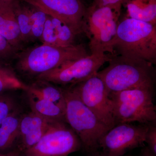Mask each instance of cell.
<instances>
[{"instance_id":"obj_1","label":"cell","mask_w":156,"mask_h":156,"mask_svg":"<svg viewBox=\"0 0 156 156\" xmlns=\"http://www.w3.org/2000/svg\"><path fill=\"white\" fill-rule=\"evenodd\" d=\"M108 66L97 75L110 93L138 88H154L155 70L148 62L120 55L112 56Z\"/></svg>"},{"instance_id":"obj_2","label":"cell","mask_w":156,"mask_h":156,"mask_svg":"<svg viewBox=\"0 0 156 156\" xmlns=\"http://www.w3.org/2000/svg\"><path fill=\"white\" fill-rule=\"evenodd\" d=\"M115 53L129 58L156 62V25L127 17L119 22Z\"/></svg>"},{"instance_id":"obj_3","label":"cell","mask_w":156,"mask_h":156,"mask_svg":"<svg viewBox=\"0 0 156 156\" xmlns=\"http://www.w3.org/2000/svg\"><path fill=\"white\" fill-rule=\"evenodd\" d=\"M61 88L66 101V122L77 135L84 150L95 153L100 139L110 128L82 102L70 87Z\"/></svg>"},{"instance_id":"obj_4","label":"cell","mask_w":156,"mask_h":156,"mask_svg":"<svg viewBox=\"0 0 156 156\" xmlns=\"http://www.w3.org/2000/svg\"><path fill=\"white\" fill-rule=\"evenodd\" d=\"M154 88H138L109 93L115 125L137 122L147 125L156 122Z\"/></svg>"},{"instance_id":"obj_5","label":"cell","mask_w":156,"mask_h":156,"mask_svg":"<svg viewBox=\"0 0 156 156\" xmlns=\"http://www.w3.org/2000/svg\"><path fill=\"white\" fill-rule=\"evenodd\" d=\"M82 44L58 47L42 44L17 54L18 69L27 74L38 76L70 60L87 56Z\"/></svg>"},{"instance_id":"obj_6","label":"cell","mask_w":156,"mask_h":156,"mask_svg":"<svg viewBox=\"0 0 156 156\" xmlns=\"http://www.w3.org/2000/svg\"><path fill=\"white\" fill-rule=\"evenodd\" d=\"M120 9L93 5L87 9L85 34L89 39L91 53H108L115 56Z\"/></svg>"},{"instance_id":"obj_7","label":"cell","mask_w":156,"mask_h":156,"mask_svg":"<svg viewBox=\"0 0 156 156\" xmlns=\"http://www.w3.org/2000/svg\"><path fill=\"white\" fill-rule=\"evenodd\" d=\"M111 56L106 53H92L91 55L66 62L59 66L37 76V80L51 83L73 86L97 73Z\"/></svg>"},{"instance_id":"obj_8","label":"cell","mask_w":156,"mask_h":156,"mask_svg":"<svg viewBox=\"0 0 156 156\" xmlns=\"http://www.w3.org/2000/svg\"><path fill=\"white\" fill-rule=\"evenodd\" d=\"M82 147L80 140L67 123L53 122L39 142L23 153L25 156H68Z\"/></svg>"},{"instance_id":"obj_9","label":"cell","mask_w":156,"mask_h":156,"mask_svg":"<svg viewBox=\"0 0 156 156\" xmlns=\"http://www.w3.org/2000/svg\"><path fill=\"white\" fill-rule=\"evenodd\" d=\"M69 87L102 122L110 129L115 126L109 92L97 73Z\"/></svg>"},{"instance_id":"obj_10","label":"cell","mask_w":156,"mask_h":156,"mask_svg":"<svg viewBox=\"0 0 156 156\" xmlns=\"http://www.w3.org/2000/svg\"><path fill=\"white\" fill-rule=\"evenodd\" d=\"M147 127L148 124H118L101 137L99 147L105 156L124 155L128 151L144 145Z\"/></svg>"},{"instance_id":"obj_11","label":"cell","mask_w":156,"mask_h":156,"mask_svg":"<svg viewBox=\"0 0 156 156\" xmlns=\"http://www.w3.org/2000/svg\"><path fill=\"white\" fill-rule=\"evenodd\" d=\"M63 21L76 36L85 33L87 9L80 0H23Z\"/></svg>"},{"instance_id":"obj_12","label":"cell","mask_w":156,"mask_h":156,"mask_svg":"<svg viewBox=\"0 0 156 156\" xmlns=\"http://www.w3.org/2000/svg\"><path fill=\"white\" fill-rule=\"evenodd\" d=\"M55 121L48 120L31 111L21 117L18 147L23 153L36 144Z\"/></svg>"},{"instance_id":"obj_13","label":"cell","mask_w":156,"mask_h":156,"mask_svg":"<svg viewBox=\"0 0 156 156\" xmlns=\"http://www.w3.org/2000/svg\"><path fill=\"white\" fill-rule=\"evenodd\" d=\"M12 1H0V34L18 50L23 42Z\"/></svg>"},{"instance_id":"obj_14","label":"cell","mask_w":156,"mask_h":156,"mask_svg":"<svg viewBox=\"0 0 156 156\" xmlns=\"http://www.w3.org/2000/svg\"><path fill=\"white\" fill-rule=\"evenodd\" d=\"M26 92L31 111L51 121L66 122L65 111L61 108L31 92Z\"/></svg>"},{"instance_id":"obj_15","label":"cell","mask_w":156,"mask_h":156,"mask_svg":"<svg viewBox=\"0 0 156 156\" xmlns=\"http://www.w3.org/2000/svg\"><path fill=\"white\" fill-rule=\"evenodd\" d=\"M18 111L6 117L0 125V153L11 150L20 137V123L21 117Z\"/></svg>"},{"instance_id":"obj_16","label":"cell","mask_w":156,"mask_h":156,"mask_svg":"<svg viewBox=\"0 0 156 156\" xmlns=\"http://www.w3.org/2000/svg\"><path fill=\"white\" fill-rule=\"evenodd\" d=\"M123 3L129 17L156 25V0H125Z\"/></svg>"},{"instance_id":"obj_17","label":"cell","mask_w":156,"mask_h":156,"mask_svg":"<svg viewBox=\"0 0 156 156\" xmlns=\"http://www.w3.org/2000/svg\"><path fill=\"white\" fill-rule=\"evenodd\" d=\"M27 91L55 104L66 112L65 99L61 88L53 86L47 81L37 80L35 83L29 85Z\"/></svg>"},{"instance_id":"obj_18","label":"cell","mask_w":156,"mask_h":156,"mask_svg":"<svg viewBox=\"0 0 156 156\" xmlns=\"http://www.w3.org/2000/svg\"><path fill=\"white\" fill-rule=\"evenodd\" d=\"M28 87L20 80L8 64L0 63V94L17 90L26 92Z\"/></svg>"},{"instance_id":"obj_19","label":"cell","mask_w":156,"mask_h":156,"mask_svg":"<svg viewBox=\"0 0 156 156\" xmlns=\"http://www.w3.org/2000/svg\"><path fill=\"white\" fill-rule=\"evenodd\" d=\"M50 17L60 46L66 47L75 45L74 42L76 35L69 27L57 18Z\"/></svg>"},{"instance_id":"obj_20","label":"cell","mask_w":156,"mask_h":156,"mask_svg":"<svg viewBox=\"0 0 156 156\" xmlns=\"http://www.w3.org/2000/svg\"><path fill=\"white\" fill-rule=\"evenodd\" d=\"M13 9L23 43L31 41L30 11L17 7Z\"/></svg>"},{"instance_id":"obj_21","label":"cell","mask_w":156,"mask_h":156,"mask_svg":"<svg viewBox=\"0 0 156 156\" xmlns=\"http://www.w3.org/2000/svg\"><path fill=\"white\" fill-rule=\"evenodd\" d=\"M30 11L31 37V41H41L48 15L39 9Z\"/></svg>"},{"instance_id":"obj_22","label":"cell","mask_w":156,"mask_h":156,"mask_svg":"<svg viewBox=\"0 0 156 156\" xmlns=\"http://www.w3.org/2000/svg\"><path fill=\"white\" fill-rule=\"evenodd\" d=\"M17 104L9 92L0 94V125L4 119L17 111Z\"/></svg>"},{"instance_id":"obj_23","label":"cell","mask_w":156,"mask_h":156,"mask_svg":"<svg viewBox=\"0 0 156 156\" xmlns=\"http://www.w3.org/2000/svg\"><path fill=\"white\" fill-rule=\"evenodd\" d=\"M41 41L43 44L61 47L58 43L55 28L51 21V17L48 15L42 33Z\"/></svg>"},{"instance_id":"obj_24","label":"cell","mask_w":156,"mask_h":156,"mask_svg":"<svg viewBox=\"0 0 156 156\" xmlns=\"http://www.w3.org/2000/svg\"><path fill=\"white\" fill-rule=\"evenodd\" d=\"M19 51L0 34V63L7 64L8 61L17 56Z\"/></svg>"},{"instance_id":"obj_25","label":"cell","mask_w":156,"mask_h":156,"mask_svg":"<svg viewBox=\"0 0 156 156\" xmlns=\"http://www.w3.org/2000/svg\"><path fill=\"white\" fill-rule=\"evenodd\" d=\"M145 143L153 152L156 154V122L148 124L147 131L145 135Z\"/></svg>"},{"instance_id":"obj_26","label":"cell","mask_w":156,"mask_h":156,"mask_svg":"<svg viewBox=\"0 0 156 156\" xmlns=\"http://www.w3.org/2000/svg\"><path fill=\"white\" fill-rule=\"evenodd\" d=\"M124 1L125 0H95L94 5L98 7L107 6L114 8H121Z\"/></svg>"},{"instance_id":"obj_27","label":"cell","mask_w":156,"mask_h":156,"mask_svg":"<svg viewBox=\"0 0 156 156\" xmlns=\"http://www.w3.org/2000/svg\"><path fill=\"white\" fill-rule=\"evenodd\" d=\"M22 153L23 151L21 149L17 147L14 149H11L6 152L0 153V156H20Z\"/></svg>"},{"instance_id":"obj_28","label":"cell","mask_w":156,"mask_h":156,"mask_svg":"<svg viewBox=\"0 0 156 156\" xmlns=\"http://www.w3.org/2000/svg\"><path fill=\"white\" fill-rule=\"evenodd\" d=\"M139 156H156V154L153 152L148 147L146 146L141 150Z\"/></svg>"},{"instance_id":"obj_29","label":"cell","mask_w":156,"mask_h":156,"mask_svg":"<svg viewBox=\"0 0 156 156\" xmlns=\"http://www.w3.org/2000/svg\"><path fill=\"white\" fill-rule=\"evenodd\" d=\"M93 156H105V155L104 154L102 153H101L100 154H96L95 153L94 154H93ZM122 156H133L132 155H126L125 154L124 155Z\"/></svg>"},{"instance_id":"obj_30","label":"cell","mask_w":156,"mask_h":156,"mask_svg":"<svg viewBox=\"0 0 156 156\" xmlns=\"http://www.w3.org/2000/svg\"><path fill=\"white\" fill-rule=\"evenodd\" d=\"M0 1H12V0H0Z\"/></svg>"}]
</instances>
